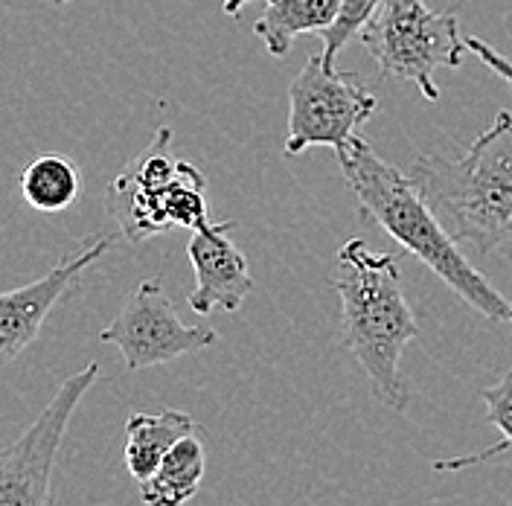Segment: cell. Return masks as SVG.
Listing matches in <instances>:
<instances>
[{
  "label": "cell",
  "instance_id": "1",
  "mask_svg": "<svg viewBox=\"0 0 512 506\" xmlns=\"http://www.w3.org/2000/svg\"><path fill=\"white\" fill-rule=\"evenodd\" d=\"M335 155L364 222L379 224L486 320L512 323L510 300L466 259L446 224L416 190L411 175L379 158L361 137H352L347 146L335 149Z\"/></svg>",
  "mask_w": 512,
  "mask_h": 506
},
{
  "label": "cell",
  "instance_id": "19",
  "mask_svg": "<svg viewBox=\"0 0 512 506\" xmlns=\"http://www.w3.org/2000/svg\"><path fill=\"white\" fill-rule=\"evenodd\" d=\"M53 3H56V6H64V3H70V0H53Z\"/></svg>",
  "mask_w": 512,
  "mask_h": 506
},
{
  "label": "cell",
  "instance_id": "11",
  "mask_svg": "<svg viewBox=\"0 0 512 506\" xmlns=\"http://www.w3.org/2000/svg\"><path fill=\"white\" fill-rule=\"evenodd\" d=\"M195 431L198 425L190 413L175 411V408H166L163 413H134L126 422L128 440L123 451L128 475L137 483L155 475L163 457Z\"/></svg>",
  "mask_w": 512,
  "mask_h": 506
},
{
  "label": "cell",
  "instance_id": "6",
  "mask_svg": "<svg viewBox=\"0 0 512 506\" xmlns=\"http://www.w3.org/2000/svg\"><path fill=\"white\" fill-rule=\"evenodd\" d=\"M379 108L355 73H338L323 64V53L309 56L288 88L286 155H303L315 146L341 149Z\"/></svg>",
  "mask_w": 512,
  "mask_h": 506
},
{
  "label": "cell",
  "instance_id": "17",
  "mask_svg": "<svg viewBox=\"0 0 512 506\" xmlns=\"http://www.w3.org/2000/svg\"><path fill=\"white\" fill-rule=\"evenodd\" d=\"M466 47H469V50H472V53H475V56H478L480 62L486 64L489 70H495L501 79H507V82L512 85V62L507 59V56H501L495 47H489L486 41H480V38H475V35H469V38H466Z\"/></svg>",
  "mask_w": 512,
  "mask_h": 506
},
{
  "label": "cell",
  "instance_id": "5",
  "mask_svg": "<svg viewBox=\"0 0 512 506\" xmlns=\"http://www.w3.org/2000/svg\"><path fill=\"white\" fill-rule=\"evenodd\" d=\"M361 41L384 79L411 82L428 102L440 99L437 67H460L469 50L457 15L434 12L422 0H384Z\"/></svg>",
  "mask_w": 512,
  "mask_h": 506
},
{
  "label": "cell",
  "instance_id": "7",
  "mask_svg": "<svg viewBox=\"0 0 512 506\" xmlns=\"http://www.w3.org/2000/svg\"><path fill=\"white\" fill-rule=\"evenodd\" d=\"M99 379V367L88 364L62 381L56 396L30 428L0 451V506H59L53 475L70 419Z\"/></svg>",
  "mask_w": 512,
  "mask_h": 506
},
{
  "label": "cell",
  "instance_id": "8",
  "mask_svg": "<svg viewBox=\"0 0 512 506\" xmlns=\"http://www.w3.org/2000/svg\"><path fill=\"white\" fill-rule=\"evenodd\" d=\"M99 341L120 349L126 370L137 373L213 347L219 335L207 326H187L175 312L163 280L155 277L131 291L117 317L99 332Z\"/></svg>",
  "mask_w": 512,
  "mask_h": 506
},
{
  "label": "cell",
  "instance_id": "10",
  "mask_svg": "<svg viewBox=\"0 0 512 506\" xmlns=\"http://www.w3.org/2000/svg\"><path fill=\"white\" fill-rule=\"evenodd\" d=\"M230 230H233L230 219L192 230L187 256L195 271V288L187 303L198 315L236 312L254 288L248 259L230 242L227 236Z\"/></svg>",
  "mask_w": 512,
  "mask_h": 506
},
{
  "label": "cell",
  "instance_id": "15",
  "mask_svg": "<svg viewBox=\"0 0 512 506\" xmlns=\"http://www.w3.org/2000/svg\"><path fill=\"white\" fill-rule=\"evenodd\" d=\"M480 399L486 405V419L498 428L501 440L483 451H475V454H460V457H448V460H434L431 469L434 472H463V469H472L478 463H486V460H495L501 454L512 451V370L504 373V379L492 387H483L480 390Z\"/></svg>",
  "mask_w": 512,
  "mask_h": 506
},
{
  "label": "cell",
  "instance_id": "2",
  "mask_svg": "<svg viewBox=\"0 0 512 506\" xmlns=\"http://www.w3.org/2000/svg\"><path fill=\"white\" fill-rule=\"evenodd\" d=\"M335 291L341 297L344 344L361 364L373 396L390 411H405L411 387L402 376V352L419 338V320L405 300L393 253L347 239L335 256Z\"/></svg>",
  "mask_w": 512,
  "mask_h": 506
},
{
  "label": "cell",
  "instance_id": "4",
  "mask_svg": "<svg viewBox=\"0 0 512 506\" xmlns=\"http://www.w3.org/2000/svg\"><path fill=\"white\" fill-rule=\"evenodd\" d=\"M169 140L172 131L158 128L143 155L108 184V213L131 242H143L172 227L198 230L210 224L207 181L198 166L169 155Z\"/></svg>",
  "mask_w": 512,
  "mask_h": 506
},
{
  "label": "cell",
  "instance_id": "3",
  "mask_svg": "<svg viewBox=\"0 0 512 506\" xmlns=\"http://www.w3.org/2000/svg\"><path fill=\"white\" fill-rule=\"evenodd\" d=\"M408 175L460 248L486 256L512 242L510 111H501L460 160L422 155Z\"/></svg>",
  "mask_w": 512,
  "mask_h": 506
},
{
  "label": "cell",
  "instance_id": "9",
  "mask_svg": "<svg viewBox=\"0 0 512 506\" xmlns=\"http://www.w3.org/2000/svg\"><path fill=\"white\" fill-rule=\"evenodd\" d=\"M111 248V236L99 233L85 239V248L76 256L62 259L56 268H50L44 277L24 288H12L0 294V355L3 361H15L32 341L41 335V326L47 315L56 309V303L76 285L79 274L94 265L102 253Z\"/></svg>",
  "mask_w": 512,
  "mask_h": 506
},
{
  "label": "cell",
  "instance_id": "12",
  "mask_svg": "<svg viewBox=\"0 0 512 506\" xmlns=\"http://www.w3.org/2000/svg\"><path fill=\"white\" fill-rule=\"evenodd\" d=\"M338 12L341 0H265L254 35L265 44L268 56L283 59L297 35H323Z\"/></svg>",
  "mask_w": 512,
  "mask_h": 506
},
{
  "label": "cell",
  "instance_id": "14",
  "mask_svg": "<svg viewBox=\"0 0 512 506\" xmlns=\"http://www.w3.org/2000/svg\"><path fill=\"white\" fill-rule=\"evenodd\" d=\"M21 195L32 210L56 216L70 210L82 195V175L79 166L64 155H44L32 160L18 178Z\"/></svg>",
  "mask_w": 512,
  "mask_h": 506
},
{
  "label": "cell",
  "instance_id": "13",
  "mask_svg": "<svg viewBox=\"0 0 512 506\" xmlns=\"http://www.w3.org/2000/svg\"><path fill=\"white\" fill-rule=\"evenodd\" d=\"M207 472V451L204 443L190 434L175 445L155 475L137 483V495L146 506H184L190 504Z\"/></svg>",
  "mask_w": 512,
  "mask_h": 506
},
{
  "label": "cell",
  "instance_id": "16",
  "mask_svg": "<svg viewBox=\"0 0 512 506\" xmlns=\"http://www.w3.org/2000/svg\"><path fill=\"white\" fill-rule=\"evenodd\" d=\"M384 0H341V12L335 18V24L323 32V64L329 70H335L338 53L350 44L355 35H361L364 27L376 18V12L382 9Z\"/></svg>",
  "mask_w": 512,
  "mask_h": 506
},
{
  "label": "cell",
  "instance_id": "18",
  "mask_svg": "<svg viewBox=\"0 0 512 506\" xmlns=\"http://www.w3.org/2000/svg\"><path fill=\"white\" fill-rule=\"evenodd\" d=\"M248 3H254V0H224V15H233V18H236V15H242V9H245Z\"/></svg>",
  "mask_w": 512,
  "mask_h": 506
}]
</instances>
